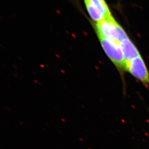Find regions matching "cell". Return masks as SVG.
<instances>
[{
	"mask_svg": "<svg viewBox=\"0 0 149 149\" xmlns=\"http://www.w3.org/2000/svg\"><path fill=\"white\" fill-rule=\"evenodd\" d=\"M90 1L97 6L105 15L106 17L112 16L109 7L105 0H90Z\"/></svg>",
	"mask_w": 149,
	"mask_h": 149,
	"instance_id": "8992f818",
	"label": "cell"
},
{
	"mask_svg": "<svg viewBox=\"0 0 149 149\" xmlns=\"http://www.w3.org/2000/svg\"><path fill=\"white\" fill-rule=\"evenodd\" d=\"M126 72L145 84H149V72L141 56L126 63Z\"/></svg>",
	"mask_w": 149,
	"mask_h": 149,
	"instance_id": "3957f363",
	"label": "cell"
},
{
	"mask_svg": "<svg viewBox=\"0 0 149 149\" xmlns=\"http://www.w3.org/2000/svg\"><path fill=\"white\" fill-rule=\"evenodd\" d=\"M101 46L111 62L117 69L119 73L123 75L126 72V63L121 43L113 39L97 35Z\"/></svg>",
	"mask_w": 149,
	"mask_h": 149,
	"instance_id": "6da1fadb",
	"label": "cell"
},
{
	"mask_svg": "<svg viewBox=\"0 0 149 149\" xmlns=\"http://www.w3.org/2000/svg\"><path fill=\"white\" fill-rule=\"evenodd\" d=\"M121 46L126 63L141 56L136 46L132 42L129 37L122 42Z\"/></svg>",
	"mask_w": 149,
	"mask_h": 149,
	"instance_id": "277c9868",
	"label": "cell"
},
{
	"mask_svg": "<svg viewBox=\"0 0 149 149\" xmlns=\"http://www.w3.org/2000/svg\"><path fill=\"white\" fill-rule=\"evenodd\" d=\"M95 29L97 35L122 42L129 38L123 28L115 19L113 16L107 17L95 23Z\"/></svg>",
	"mask_w": 149,
	"mask_h": 149,
	"instance_id": "7a4b0ae2",
	"label": "cell"
},
{
	"mask_svg": "<svg viewBox=\"0 0 149 149\" xmlns=\"http://www.w3.org/2000/svg\"><path fill=\"white\" fill-rule=\"evenodd\" d=\"M84 1L89 16L92 20L95 22V23L107 17L102 11L97 6L91 2L90 0H84Z\"/></svg>",
	"mask_w": 149,
	"mask_h": 149,
	"instance_id": "5b68a950",
	"label": "cell"
}]
</instances>
